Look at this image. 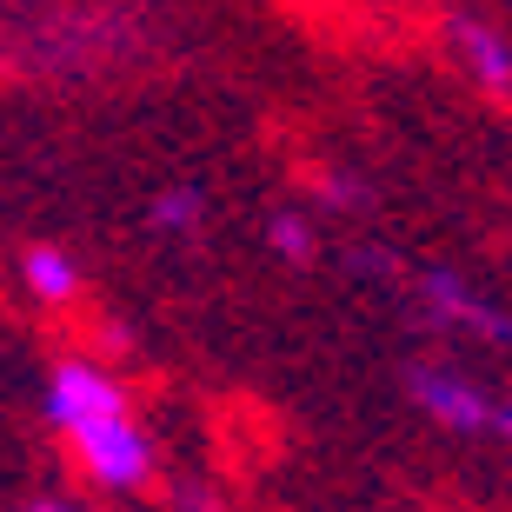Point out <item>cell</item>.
Listing matches in <instances>:
<instances>
[{
	"label": "cell",
	"instance_id": "obj_2",
	"mask_svg": "<svg viewBox=\"0 0 512 512\" xmlns=\"http://www.w3.org/2000/svg\"><path fill=\"white\" fill-rule=\"evenodd\" d=\"M406 393H413V406L433 419V426H446V433H466V439L493 433V419H499V399L486 393L479 380H466L459 366H433V360L406 366Z\"/></svg>",
	"mask_w": 512,
	"mask_h": 512
},
{
	"label": "cell",
	"instance_id": "obj_8",
	"mask_svg": "<svg viewBox=\"0 0 512 512\" xmlns=\"http://www.w3.org/2000/svg\"><path fill=\"white\" fill-rule=\"evenodd\" d=\"M320 200H326V207H340V213H360L366 187L353 180V173H320Z\"/></svg>",
	"mask_w": 512,
	"mask_h": 512
},
{
	"label": "cell",
	"instance_id": "obj_3",
	"mask_svg": "<svg viewBox=\"0 0 512 512\" xmlns=\"http://www.w3.org/2000/svg\"><path fill=\"white\" fill-rule=\"evenodd\" d=\"M413 300L426 320L453 326V333H473V340H499L512 346V313H499L479 286H466L453 273V266H426V273H413Z\"/></svg>",
	"mask_w": 512,
	"mask_h": 512
},
{
	"label": "cell",
	"instance_id": "obj_1",
	"mask_svg": "<svg viewBox=\"0 0 512 512\" xmlns=\"http://www.w3.org/2000/svg\"><path fill=\"white\" fill-rule=\"evenodd\" d=\"M47 426H54L67 446H74L80 473L94 479L107 499H133L153 479L160 453H153V433L133 419L127 386L94 360H60L47 373Z\"/></svg>",
	"mask_w": 512,
	"mask_h": 512
},
{
	"label": "cell",
	"instance_id": "obj_4",
	"mask_svg": "<svg viewBox=\"0 0 512 512\" xmlns=\"http://www.w3.org/2000/svg\"><path fill=\"white\" fill-rule=\"evenodd\" d=\"M446 40H453L459 67L473 74V87H486V94H512V40L499 34L493 20L453 14V20H446Z\"/></svg>",
	"mask_w": 512,
	"mask_h": 512
},
{
	"label": "cell",
	"instance_id": "obj_9",
	"mask_svg": "<svg viewBox=\"0 0 512 512\" xmlns=\"http://www.w3.org/2000/svg\"><path fill=\"white\" fill-rule=\"evenodd\" d=\"M20 512H87V506H74V499H27Z\"/></svg>",
	"mask_w": 512,
	"mask_h": 512
},
{
	"label": "cell",
	"instance_id": "obj_5",
	"mask_svg": "<svg viewBox=\"0 0 512 512\" xmlns=\"http://www.w3.org/2000/svg\"><path fill=\"white\" fill-rule=\"evenodd\" d=\"M80 286H87V273H80V260L67 247L40 240V247L20 253V293H27L34 306H74Z\"/></svg>",
	"mask_w": 512,
	"mask_h": 512
},
{
	"label": "cell",
	"instance_id": "obj_7",
	"mask_svg": "<svg viewBox=\"0 0 512 512\" xmlns=\"http://www.w3.org/2000/svg\"><path fill=\"white\" fill-rule=\"evenodd\" d=\"M266 247L280 253L286 266H313L320 260V227H313L300 207H280L273 220H266Z\"/></svg>",
	"mask_w": 512,
	"mask_h": 512
},
{
	"label": "cell",
	"instance_id": "obj_10",
	"mask_svg": "<svg viewBox=\"0 0 512 512\" xmlns=\"http://www.w3.org/2000/svg\"><path fill=\"white\" fill-rule=\"evenodd\" d=\"M493 433H499V439H506V446H512V406H499V419H493Z\"/></svg>",
	"mask_w": 512,
	"mask_h": 512
},
{
	"label": "cell",
	"instance_id": "obj_6",
	"mask_svg": "<svg viewBox=\"0 0 512 512\" xmlns=\"http://www.w3.org/2000/svg\"><path fill=\"white\" fill-rule=\"evenodd\" d=\"M147 227L153 233H200L207 227V193L200 187H160L147 200Z\"/></svg>",
	"mask_w": 512,
	"mask_h": 512
}]
</instances>
